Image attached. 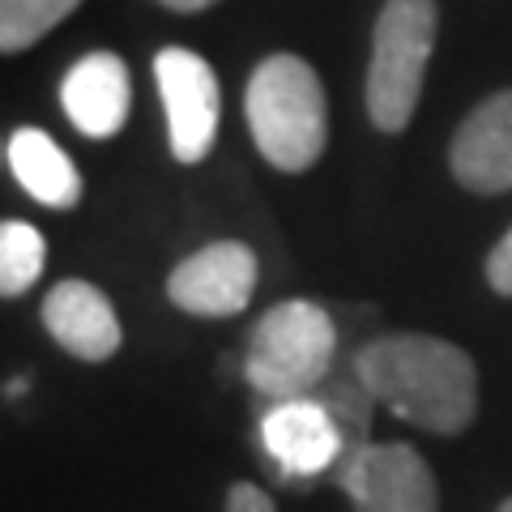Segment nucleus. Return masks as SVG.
I'll use <instances>...</instances> for the list:
<instances>
[{"mask_svg":"<svg viewBox=\"0 0 512 512\" xmlns=\"http://www.w3.org/2000/svg\"><path fill=\"white\" fill-rule=\"evenodd\" d=\"M43 329L52 333L60 350H69L82 363H107L124 346V325L99 286L86 278H64L43 299Z\"/></svg>","mask_w":512,"mask_h":512,"instance_id":"11","label":"nucleus"},{"mask_svg":"<svg viewBox=\"0 0 512 512\" xmlns=\"http://www.w3.org/2000/svg\"><path fill=\"white\" fill-rule=\"evenodd\" d=\"M495 512H512V495H508V500H500V508H495Z\"/></svg>","mask_w":512,"mask_h":512,"instance_id":"18","label":"nucleus"},{"mask_svg":"<svg viewBox=\"0 0 512 512\" xmlns=\"http://www.w3.org/2000/svg\"><path fill=\"white\" fill-rule=\"evenodd\" d=\"M338 487L355 512H440V487L427 457L406 440H372L338 466Z\"/></svg>","mask_w":512,"mask_h":512,"instance_id":"6","label":"nucleus"},{"mask_svg":"<svg viewBox=\"0 0 512 512\" xmlns=\"http://www.w3.org/2000/svg\"><path fill=\"white\" fill-rule=\"evenodd\" d=\"M227 512H278V504H274V495H269L265 487L235 483L227 491Z\"/></svg>","mask_w":512,"mask_h":512,"instance_id":"16","label":"nucleus"},{"mask_svg":"<svg viewBox=\"0 0 512 512\" xmlns=\"http://www.w3.org/2000/svg\"><path fill=\"white\" fill-rule=\"evenodd\" d=\"M82 0H0V52L18 56L73 18Z\"/></svg>","mask_w":512,"mask_h":512,"instance_id":"13","label":"nucleus"},{"mask_svg":"<svg viewBox=\"0 0 512 512\" xmlns=\"http://www.w3.org/2000/svg\"><path fill=\"white\" fill-rule=\"evenodd\" d=\"M60 107L77 133L90 141L116 137L133 111V77L116 52H86L60 77Z\"/></svg>","mask_w":512,"mask_h":512,"instance_id":"10","label":"nucleus"},{"mask_svg":"<svg viewBox=\"0 0 512 512\" xmlns=\"http://www.w3.org/2000/svg\"><path fill=\"white\" fill-rule=\"evenodd\" d=\"M261 448L278 466L282 483L291 487V478H316L338 466L346 457V436L325 397L308 393L274 402L261 414Z\"/></svg>","mask_w":512,"mask_h":512,"instance_id":"8","label":"nucleus"},{"mask_svg":"<svg viewBox=\"0 0 512 512\" xmlns=\"http://www.w3.org/2000/svg\"><path fill=\"white\" fill-rule=\"evenodd\" d=\"M154 86L163 99L171 158L184 167L210 158L222 120V90L210 60L192 47H163L154 52Z\"/></svg>","mask_w":512,"mask_h":512,"instance_id":"5","label":"nucleus"},{"mask_svg":"<svg viewBox=\"0 0 512 512\" xmlns=\"http://www.w3.org/2000/svg\"><path fill=\"white\" fill-rule=\"evenodd\" d=\"M244 120L256 154L286 175L312 171L329 146V94L295 52L265 56L248 73Z\"/></svg>","mask_w":512,"mask_h":512,"instance_id":"2","label":"nucleus"},{"mask_svg":"<svg viewBox=\"0 0 512 512\" xmlns=\"http://www.w3.org/2000/svg\"><path fill=\"white\" fill-rule=\"evenodd\" d=\"M453 180L478 197L512 192V90H495L478 103L448 146Z\"/></svg>","mask_w":512,"mask_h":512,"instance_id":"9","label":"nucleus"},{"mask_svg":"<svg viewBox=\"0 0 512 512\" xmlns=\"http://www.w3.org/2000/svg\"><path fill=\"white\" fill-rule=\"evenodd\" d=\"M372 402L431 436H461L478 414V367L457 342L436 333H380L355 355Z\"/></svg>","mask_w":512,"mask_h":512,"instance_id":"1","label":"nucleus"},{"mask_svg":"<svg viewBox=\"0 0 512 512\" xmlns=\"http://www.w3.org/2000/svg\"><path fill=\"white\" fill-rule=\"evenodd\" d=\"M483 274H487V286H491L495 295L512 299V227H508L500 239H495V248L487 252Z\"/></svg>","mask_w":512,"mask_h":512,"instance_id":"15","label":"nucleus"},{"mask_svg":"<svg viewBox=\"0 0 512 512\" xmlns=\"http://www.w3.org/2000/svg\"><path fill=\"white\" fill-rule=\"evenodd\" d=\"M256 282H261L256 252L248 244H239V239H214V244L188 252L167 274V299L171 308H180L188 316L222 320L248 308L256 295Z\"/></svg>","mask_w":512,"mask_h":512,"instance_id":"7","label":"nucleus"},{"mask_svg":"<svg viewBox=\"0 0 512 512\" xmlns=\"http://www.w3.org/2000/svg\"><path fill=\"white\" fill-rule=\"evenodd\" d=\"M5 163H9V175L18 180L30 197L47 210H73L77 201H82V171L64 146L43 133V128H13L5 137Z\"/></svg>","mask_w":512,"mask_h":512,"instance_id":"12","label":"nucleus"},{"mask_svg":"<svg viewBox=\"0 0 512 512\" xmlns=\"http://www.w3.org/2000/svg\"><path fill=\"white\" fill-rule=\"evenodd\" d=\"M158 5L171 9V13H201V9L218 5V0H158Z\"/></svg>","mask_w":512,"mask_h":512,"instance_id":"17","label":"nucleus"},{"mask_svg":"<svg viewBox=\"0 0 512 512\" xmlns=\"http://www.w3.org/2000/svg\"><path fill=\"white\" fill-rule=\"evenodd\" d=\"M43 261H47V244L39 227H30L22 218H9L0 227V295L5 299L26 295L39 282Z\"/></svg>","mask_w":512,"mask_h":512,"instance_id":"14","label":"nucleus"},{"mask_svg":"<svg viewBox=\"0 0 512 512\" xmlns=\"http://www.w3.org/2000/svg\"><path fill=\"white\" fill-rule=\"evenodd\" d=\"M338 320L316 299L274 303L248 333L244 380L269 402L308 397L338 367Z\"/></svg>","mask_w":512,"mask_h":512,"instance_id":"3","label":"nucleus"},{"mask_svg":"<svg viewBox=\"0 0 512 512\" xmlns=\"http://www.w3.org/2000/svg\"><path fill=\"white\" fill-rule=\"evenodd\" d=\"M436 0H384L372 26L363 103L376 133H406L423 99V77L436 52Z\"/></svg>","mask_w":512,"mask_h":512,"instance_id":"4","label":"nucleus"}]
</instances>
